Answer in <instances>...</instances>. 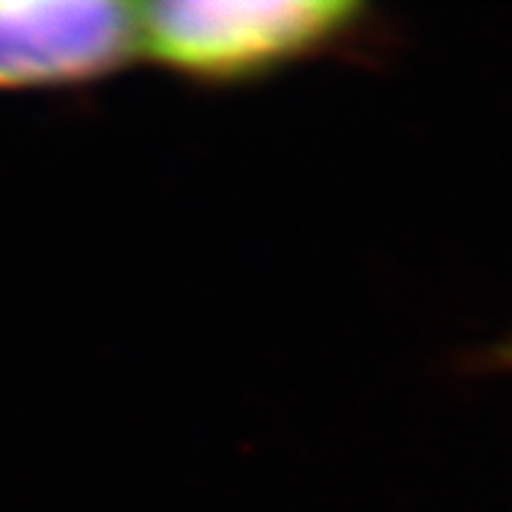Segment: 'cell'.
Returning a JSON list of instances; mask_svg holds the SVG:
<instances>
[{
    "instance_id": "cell-1",
    "label": "cell",
    "mask_w": 512,
    "mask_h": 512,
    "mask_svg": "<svg viewBox=\"0 0 512 512\" xmlns=\"http://www.w3.org/2000/svg\"><path fill=\"white\" fill-rule=\"evenodd\" d=\"M359 15L348 0H165L134 6L137 52L171 72L234 83L333 43Z\"/></svg>"
},
{
    "instance_id": "cell-2",
    "label": "cell",
    "mask_w": 512,
    "mask_h": 512,
    "mask_svg": "<svg viewBox=\"0 0 512 512\" xmlns=\"http://www.w3.org/2000/svg\"><path fill=\"white\" fill-rule=\"evenodd\" d=\"M134 55V6L109 0H0V92L100 80Z\"/></svg>"
}]
</instances>
